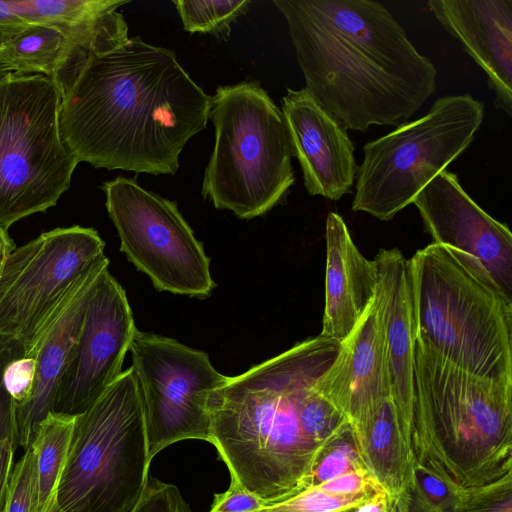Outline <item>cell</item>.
Segmentation results:
<instances>
[{"label":"cell","instance_id":"6da1fadb","mask_svg":"<svg viewBox=\"0 0 512 512\" xmlns=\"http://www.w3.org/2000/svg\"><path fill=\"white\" fill-rule=\"evenodd\" d=\"M56 81L62 141L78 163L95 168L174 175L183 148L209 120L211 96L175 52L138 36Z\"/></svg>","mask_w":512,"mask_h":512},{"label":"cell","instance_id":"7a4b0ae2","mask_svg":"<svg viewBox=\"0 0 512 512\" xmlns=\"http://www.w3.org/2000/svg\"><path fill=\"white\" fill-rule=\"evenodd\" d=\"M305 89L347 129L406 123L436 90L437 70L372 0H273Z\"/></svg>","mask_w":512,"mask_h":512},{"label":"cell","instance_id":"3957f363","mask_svg":"<svg viewBox=\"0 0 512 512\" xmlns=\"http://www.w3.org/2000/svg\"><path fill=\"white\" fill-rule=\"evenodd\" d=\"M341 342L320 335L246 372L227 377L210 400V443L230 477L267 505L307 489L326 446L309 431L307 412L318 379Z\"/></svg>","mask_w":512,"mask_h":512},{"label":"cell","instance_id":"277c9868","mask_svg":"<svg viewBox=\"0 0 512 512\" xmlns=\"http://www.w3.org/2000/svg\"><path fill=\"white\" fill-rule=\"evenodd\" d=\"M414 461L459 489L512 472V379L475 376L414 344Z\"/></svg>","mask_w":512,"mask_h":512},{"label":"cell","instance_id":"5b68a950","mask_svg":"<svg viewBox=\"0 0 512 512\" xmlns=\"http://www.w3.org/2000/svg\"><path fill=\"white\" fill-rule=\"evenodd\" d=\"M409 269L415 341L475 376L512 379V298L482 264L431 243Z\"/></svg>","mask_w":512,"mask_h":512},{"label":"cell","instance_id":"8992f818","mask_svg":"<svg viewBox=\"0 0 512 512\" xmlns=\"http://www.w3.org/2000/svg\"><path fill=\"white\" fill-rule=\"evenodd\" d=\"M215 144L202 195L240 219L269 212L295 182L283 113L256 80L219 86L209 111Z\"/></svg>","mask_w":512,"mask_h":512},{"label":"cell","instance_id":"52a82bcc","mask_svg":"<svg viewBox=\"0 0 512 512\" xmlns=\"http://www.w3.org/2000/svg\"><path fill=\"white\" fill-rule=\"evenodd\" d=\"M151 460L130 367L77 415L53 510L133 512L148 483Z\"/></svg>","mask_w":512,"mask_h":512},{"label":"cell","instance_id":"ba28073f","mask_svg":"<svg viewBox=\"0 0 512 512\" xmlns=\"http://www.w3.org/2000/svg\"><path fill=\"white\" fill-rule=\"evenodd\" d=\"M61 92L41 74L0 77V227L55 206L77 160L59 130Z\"/></svg>","mask_w":512,"mask_h":512},{"label":"cell","instance_id":"9c48e42d","mask_svg":"<svg viewBox=\"0 0 512 512\" xmlns=\"http://www.w3.org/2000/svg\"><path fill=\"white\" fill-rule=\"evenodd\" d=\"M483 119L484 104L472 95H445L422 117L366 143L352 210L392 219L470 146Z\"/></svg>","mask_w":512,"mask_h":512},{"label":"cell","instance_id":"30bf717a","mask_svg":"<svg viewBox=\"0 0 512 512\" xmlns=\"http://www.w3.org/2000/svg\"><path fill=\"white\" fill-rule=\"evenodd\" d=\"M104 247L95 229L74 225L15 248L0 267V341L30 356Z\"/></svg>","mask_w":512,"mask_h":512},{"label":"cell","instance_id":"8fae6325","mask_svg":"<svg viewBox=\"0 0 512 512\" xmlns=\"http://www.w3.org/2000/svg\"><path fill=\"white\" fill-rule=\"evenodd\" d=\"M101 189L120 250L157 290L198 298L212 293L209 258L176 202L131 178L106 181Z\"/></svg>","mask_w":512,"mask_h":512},{"label":"cell","instance_id":"7c38bea8","mask_svg":"<svg viewBox=\"0 0 512 512\" xmlns=\"http://www.w3.org/2000/svg\"><path fill=\"white\" fill-rule=\"evenodd\" d=\"M129 351L144 410L150 458L179 441L210 443L211 396L227 376L213 367L205 352L137 329Z\"/></svg>","mask_w":512,"mask_h":512},{"label":"cell","instance_id":"4fadbf2b","mask_svg":"<svg viewBox=\"0 0 512 512\" xmlns=\"http://www.w3.org/2000/svg\"><path fill=\"white\" fill-rule=\"evenodd\" d=\"M135 331L126 293L106 269L90 295L78 341L57 388L53 412H85L123 372Z\"/></svg>","mask_w":512,"mask_h":512},{"label":"cell","instance_id":"5bb4252c","mask_svg":"<svg viewBox=\"0 0 512 512\" xmlns=\"http://www.w3.org/2000/svg\"><path fill=\"white\" fill-rule=\"evenodd\" d=\"M414 204L433 243L467 253L478 260L512 298V234L465 192L447 169L415 197Z\"/></svg>","mask_w":512,"mask_h":512},{"label":"cell","instance_id":"9a60e30c","mask_svg":"<svg viewBox=\"0 0 512 512\" xmlns=\"http://www.w3.org/2000/svg\"><path fill=\"white\" fill-rule=\"evenodd\" d=\"M281 102L291 154L308 194L337 201L351 193L358 165L348 129L305 88H288Z\"/></svg>","mask_w":512,"mask_h":512},{"label":"cell","instance_id":"2e32d148","mask_svg":"<svg viewBox=\"0 0 512 512\" xmlns=\"http://www.w3.org/2000/svg\"><path fill=\"white\" fill-rule=\"evenodd\" d=\"M316 390L347 419L352 429L367 423L391 397L383 322L373 298L339 352L318 379Z\"/></svg>","mask_w":512,"mask_h":512},{"label":"cell","instance_id":"e0dca14e","mask_svg":"<svg viewBox=\"0 0 512 512\" xmlns=\"http://www.w3.org/2000/svg\"><path fill=\"white\" fill-rule=\"evenodd\" d=\"M429 10L487 76L495 105L512 112V0H429Z\"/></svg>","mask_w":512,"mask_h":512},{"label":"cell","instance_id":"ac0fdd59","mask_svg":"<svg viewBox=\"0 0 512 512\" xmlns=\"http://www.w3.org/2000/svg\"><path fill=\"white\" fill-rule=\"evenodd\" d=\"M108 266L105 256L88 272L28 356L36 360L32 394L25 405L15 410L18 446L24 450L30 446L38 424L53 412L57 388L78 341L90 295Z\"/></svg>","mask_w":512,"mask_h":512},{"label":"cell","instance_id":"d6986e66","mask_svg":"<svg viewBox=\"0 0 512 512\" xmlns=\"http://www.w3.org/2000/svg\"><path fill=\"white\" fill-rule=\"evenodd\" d=\"M374 298L383 322L391 397L412 427L414 316L409 260L397 249H380L374 258Z\"/></svg>","mask_w":512,"mask_h":512},{"label":"cell","instance_id":"ffe728a7","mask_svg":"<svg viewBox=\"0 0 512 512\" xmlns=\"http://www.w3.org/2000/svg\"><path fill=\"white\" fill-rule=\"evenodd\" d=\"M325 307L320 336L342 342L372 302L377 268L355 246L342 217L326 218Z\"/></svg>","mask_w":512,"mask_h":512},{"label":"cell","instance_id":"44dd1931","mask_svg":"<svg viewBox=\"0 0 512 512\" xmlns=\"http://www.w3.org/2000/svg\"><path fill=\"white\" fill-rule=\"evenodd\" d=\"M127 0H17L30 23L51 26L90 55L100 56L124 45L128 25L118 8Z\"/></svg>","mask_w":512,"mask_h":512},{"label":"cell","instance_id":"7402d4cb","mask_svg":"<svg viewBox=\"0 0 512 512\" xmlns=\"http://www.w3.org/2000/svg\"><path fill=\"white\" fill-rule=\"evenodd\" d=\"M90 56L57 29L32 23L0 47V69L5 74H41L56 79Z\"/></svg>","mask_w":512,"mask_h":512},{"label":"cell","instance_id":"603a6c76","mask_svg":"<svg viewBox=\"0 0 512 512\" xmlns=\"http://www.w3.org/2000/svg\"><path fill=\"white\" fill-rule=\"evenodd\" d=\"M77 415L50 412L31 442L37 461L38 512H52L69 453Z\"/></svg>","mask_w":512,"mask_h":512},{"label":"cell","instance_id":"cb8c5ba5","mask_svg":"<svg viewBox=\"0 0 512 512\" xmlns=\"http://www.w3.org/2000/svg\"><path fill=\"white\" fill-rule=\"evenodd\" d=\"M183 27L189 33L210 34L226 39L231 25L245 15L249 0H174Z\"/></svg>","mask_w":512,"mask_h":512},{"label":"cell","instance_id":"d4e9b609","mask_svg":"<svg viewBox=\"0 0 512 512\" xmlns=\"http://www.w3.org/2000/svg\"><path fill=\"white\" fill-rule=\"evenodd\" d=\"M462 492L414 461L401 493L404 512H460Z\"/></svg>","mask_w":512,"mask_h":512},{"label":"cell","instance_id":"484cf974","mask_svg":"<svg viewBox=\"0 0 512 512\" xmlns=\"http://www.w3.org/2000/svg\"><path fill=\"white\" fill-rule=\"evenodd\" d=\"M363 467L348 423L322 449L308 477L307 488L318 486L340 474Z\"/></svg>","mask_w":512,"mask_h":512},{"label":"cell","instance_id":"4316f807","mask_svg":"<svg viewBox=\"0 0 512 512\" xmlns=\"http://www.w3.org/2000/svg\"><path fill=\"white\" fill-rule=\"evenodd\" d=\"M376 493L337 494L316 486L286 500L269 504L259 512H342L358 507Z\"/></svg>","mask_w":512,"mask_h":512},{"label":"cell","instance_id":"83f0119b","mask_svg":"<svg viewBox=\"0 0 512 512\" xmlns=\"http://www.w3.org/2000/svg\"><path fill=\"white\" fill-rule=\"evenodd\" d=\"M4 512H38L37 461L31 445L12 469Z\"/></svg>","mask_w":512,"mask_h":512},{"label":"cell","instance_id":"f1b7e54d","mask_svg":"<svg viewBox=\"0 0 512 512\" xmlns=\"http://www.w3.org/2000/svg\"><path fill=\"white\" fill-rule=\"evenodd\" d=\"M462 493L460 512H512V472Z\"/></svg>","mask_w":512,"mask_h":512},{"label":"cell","instance_id":"f546056e","mask_svg":"<svg viewBox=\"0 0 512 512\" xmlns=\"http://www.w3.org/2000/svg\"><path fill=\"white\" fill-rule=\"evenodd\" d=\"M133 512H193L177 486L149 477Z\"/></svg>","mask_w":512,"mask_h":512},{"label":"cell","instance_id":"4dcf8cb0","mask_svg":"<svg viewBox=\"0 0 512 512\" xmlns=\"http://www.w3.org/2000/svg\"><path fill=\"white\" fill-rule=\"evenodd\" d=\"M36 360L23 356L10 360L3 370V385L15 404V410L25 405L32 394Z\"/></svg>","mask_w":512,"mask_h":512},{"label":"cell","instance_id":"1f68e13d","mask_svg":"<svg viewBox=\"0 0 512 512\" xmlns=\"http://www.w3.org/2000/svg\"><path fill=\"white\" fill-rule=\"evenodd\" d=\"M16 347L0 341V442L11 439L18 444L15 404L3 385V370L12 359L23 357Z\"/></svg>","mask_w":512,"mask_h":512},{"label":"cell","instance_id":"d6a6232c","mask_svg":"<svg viewBox=\"0 0 512 512\" xmlns=\"http://www.w3.org/2000/svg\"><path fill=\"white\" fill-rule=\"evenodd\" d=\"M265 506L262 499L231 479L226 491L214 495L209 512H259Z\"/></svg>","mask_w":512,"mask_h":512},{"label":"cell","instance_id":"836d02e7","mask_svg":"<svg viewBox=\"0 0 512 512\" xmlns=\"http://www.w3.org/2000/svg\"><path fill=\"white\" fill-rule=\"evenodd\" d=\"M316 487V486H315ZM324 491L337 494H359L383 490L366 468L351 470L318 485Z\"/></svg>","mask_w":512,"mask_h":512},{"label":"cell","instance_id":"e575fe53","mask_svg":"<svg viewBox=\"0 0 512 512\" xmlns=\"http://www.w3.org/2000/svg\"><path fill=\"white\" fill-rule=\"evenodd\" d=\"M31 24L20 14L16 0H0V47Z\"/></svg>","mask_w":512,"mask_h":512},{"label":"cell","instance_id":"d590c367","mask_svg":"<svg viewBox=\"0 0 512 512\" xmlns=\"http://www.w3.org/2000/svg\"><path fill=\"white\" fill-rule=\"evenodd\" d=\"M17 447L18 444L11 439L0 442V512L5 510L13 459Z\"/></svg>","mask_w":512,"mask_h":512},{"label":"cell","instance_id":"8d00e7d4","mask_svg":"<svg viewBox=\"0 0 512 512\" xmlns=\"http://www.w3.org/2000/svg\"><path fill=\"white\" fill-rule=\"evenodd\" d=\"M389 506V498L384 490L376 493L369 500L365 501L353 512H387Z\"/></svg>","mask_w":512,"mask_h":512},{"label":"cell","instance_id":"74e56055","mask_svg":"<svg viewBox=\"0 0 512 512\" xmlns=\"http://www.w3.org/2000/svg\"><path fill=\"white\" fill-rule=\"evenodd\" d=\"M15 248L8 231L0 227V266Z\"/></svg>","mask_w":512,"mask_h":512},{"label":"cell","instance_id":"f35d334b","mask_svg":"<svg viewBox=\"0 0 512 512\" xmlns=\"http://www.w3.org/2000/svg\"><path fill=\"white\" fill-rule=\"evenodd\" d=\"M387 512H404V505L401 494L398 497L389 499Z\"/></svg>","mask_w":512,"mask_h":512},{"label":"cell","instance_id":"ab89813d","mask_svg":"<svg viewBox=\"0 0 512 512\" xmlns=\"http://www.w3.org/2000/svg\"><path fill=\"white\" fill-rule=\"evenodd\" d=\"M342 512H353V509H349V510L342 511Z\"/></svg>","mask_w":512,"mask_h":512},{"label":"cell","instance_id":"60d3db41","mask_svg":"<svg viewBox=\"0 0 512 512\" xmlns=\"http://www.w3.org/2000/svg\"><path fill=\"white\" fill-rule=\"evenodd\" d=\"M52 512H56L55 510H53Z\"/></svg>","mask_w":512,"mask_h":512},{"label":"cell","instance_id":"b9f144b4","mask_svg":"<svg viewBox=\"0 0 512 512\" xmlns=\"http://www.w3.org/2000/svg\"><path fill=\"white\" fill-rule=\"evenodd\" d=\"M2 265V264H1ZM1 267V266H0Z\"/></svg>","mask_w":512,"mask_h":512}]
</instances>
